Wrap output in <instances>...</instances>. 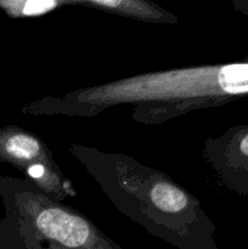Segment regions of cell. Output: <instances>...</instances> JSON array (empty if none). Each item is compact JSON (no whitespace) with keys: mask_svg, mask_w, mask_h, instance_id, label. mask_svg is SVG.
Instances as JSON below:
<instances>
[{"mask_svg":"<svg viewBox=\"0 0 248 249\" xmlns=\"http://www.w3.org/2000/svg\"><path fill=\"white\" fill-rule=\"evenodd\" d=\"M36 225L44 236L68 249L84 248L90 241V230L85 221L61 209L41 212Z\"/></svg>","mask_w":248,"mask_h":249,"instance_id":"obj_1","label":"cell"},{"mask_svg":"<svg viewBox=\"0 0 248 249\" xmlns=\"http://www.w3.org/2000/svg\"><path fill=\"white\" fill-rule=\"evenodd\" d=\"M40 152V145L33 136L19 131L0 130V158L11 162H27Z\"/></svg>","mask_w":248,"mask_h":249,"instance_id":"obj_2","label":"cell"},{"mask_svg":"<svg viewBox=\"0 0 248 249\" xmlns=\"http://www.w3.org/2000/svg\"><path fill=\"white\" fill-rule=\"evenodd\" d=\"M151 199L158 209L165 213H177L182 211L187 203L186 196L181 190L165 182H160L152 187Z\"/></svg>","mask_w":248,"mask_h":249,"instance_id":"obj_3","label":"cell"},{"mask_svg":"<svg viewBox=\"0 0 248 249\" xmlns=\"http://www.w3.org/2000/svg\"><path fill=\"white\" fill-rule=\"evenodd\" d=\"M219 83L225 91L241 94L248 91V65H230L221 68Z\"/></svg>","mask_w":248,"mask_h":249,"instance_id":"obj_4","label":"cell"},{"mask_svg":"<svg viewBox=\"0 0 248 249\" xmlns=\"http://www.w3.org/2000/svg\"><path fill=\"white\" fill-rule=\"evenodd\" d=\"M0 6L11 16H35L56 6L53 1H0Z\"/></svg>","mask_w":248,"mask_h":249,"instance_id":"obj_5","label":"cell"},{"mask_svg":"<svg viewBox=\"0 0 248 249\" xmlns=\"http://www.w3.org/2000/svg\"><path fill=\"white\" fill-rule=\"evenodd\" d=\"M28 173L29 175H32L33 178H40L41 175L44 174V168L39 164L32 165V167L28 169Z\"/></svg>","mask_w":248,"mask_h":249,"instance_id":"obj_6","label":"cell"},{"mask_svg":"<svg viewBox=\"0 0 248 249\" xmlns=\"http://www.w3.org/2000/svg\"><path fill=\"white\" fill-rule=\"evenodd\" d=\"M241 151H242L245 155L248 156V134L245 136V139L241 142Z\"/></svg>","mask_w":248,"mask_h":249,"instance_id":"obj_7","label":"cell"}]
</instances>
